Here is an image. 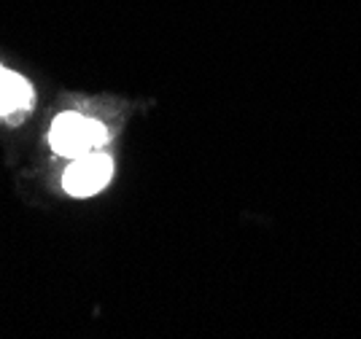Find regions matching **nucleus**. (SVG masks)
<instances>
[{
    "label": "nucleus",
    "mask_w": 361,
    "mask_h": 339,
    "mask_svg": "<svg viewBox=\"0 0 361 339\" xmlns=\"http://www.w3.org/2000/svg\"><path fill=\"white\" fill-rule=\"evenodd\" d=\"M32 87L19 73L0 68V116H14L19 118L25 111L32 108Z\"/></svg>",
    "instance_id": "obj_3"
},
{
    "label": "nucleus",
    "mask_w": 361,
    "mask_h": 339,
    "mask_svg": "<svg viewBox=\"0 0 361 339\" xmlns=\"http://www.w3.org/2000/svg\"><path fill=\"white\" fill-rule=\"evenodd\" d=\"M114 175V162L108 154L90 151L71 162V167L62 175V186L71 197H92L100 189H106Z\"/></svg>",
    "instance_id": "obj_2"
},
{
    "label": "nucleus",
    "mask_w": 361,
    "mask_h": 339,
    "mask_svg": "<svg viewBox=\"0 0 361 339\" xmlns=\"http://www.w3.org/2000/svg\"><path fill=\"white\" fill-rule=\"evenodd\" d=\"M108 140L106 127L94 118H87L81 113H60L49 130V143L60 156L78 159L90 151H97Z\"/></svg>",
    "instance_id": "obj_1"
}]
</instances>
